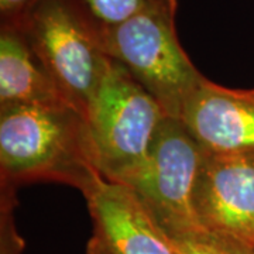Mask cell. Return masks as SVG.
<instances>
[{"instance_id":"3","label":"cell","mask_w":254,"mask_h":254,"mask_svg":"<svg viewBox=\"0 0 254 254\" xmlns=\"http://www.w3.org/2000/svg\"><path fill=\"white\" fill-rule=\"evenodd\" d=\"M21 31L65 100L88 119L110 58L85 0H40Z\"/></svg>"},{"instance_id":"1","label":"cell","mask_w":254,"mask_h":254,"mask_svg":"<svg viewBox=\"0 0 254 254\" xmlns=\"http://www.w3.org/2000/svg\"><path fill=\"white\" fill-rule=\"evenodd\" d=\"M100 175L88 119L71 105L0 108L1 187L51 181L83 192Z\"/></svg>"},{"instance_id":"10","label":"cell","mask_w":254,"mask_h":254,"mask_svg":"<svg viewBox=\"0 0 254 254\" xmlns=\"http://www.w3.org/2000/svg\"><path fill=\"white\" fill-rule=\"evenodd\" d=\"M175 254H254V249L203 227L170 237Z\"/></svg>"},{"instance_id":"4","label":"cell","mask_w":254,"mask_h":254,"mask_svg":"<svg viewBox=\"0 0 254 254\" xmlns=\"http://www.w3.org/2000/svg\"><path fill=\"white\" fill-rule=\"evenodd\" d=\"M165 116L161 105L110 60L88 115L100 175L126 184L145 163Z\"/></svg>"},{"instance_id":"8","label":"cell","mask_w":254,"mask_h":254,"mask_svg":"<svg viewBox=\"0 0 254 254\" xmlns=\"http://www.w3.org/2000/svg\"><path fill=\"white\" fill-rule=\"evenodd\" d=\"M180 119L208 153L254 151V88L232 89L203 78Z\"/></svg>"},{"instance_id":"12","label":"cell","mask_w":254,"mask_h":254,"mask_svg":"<svg viewBox=\"0 0 254 254\" xmlns=\"http://www.w3.org/2000/svg\"><path fill=\"white\" fill-rule=\"evenodd\" d=\"M154 1L157 0H85L92 13L103 24H118Z\"/></svg>"},{"instance_id":"13","label":"cell","mask_w":254,"mask_h":254,"mask_svg":"<svg viewBox=\"0 0 254 254\" xmlns=\"http://www.w3.org/2000/svg\"><path fill=\"white\" fill-rule=\"evenodd\" d=\"M40 0H0V27L21 30Z\"/></svg>"},{"instance_id":"6","label":"cell","mask_w":254,"mask_h":254,"mask_svg":"<svg viewBox=\"0 0 254 254\" xmlns=\"http://www.w3.org/2000/svg\"><path fill=\"white\" fill-rule=\"evenodd\" d=\"M192 203L200 227L254 249V151H206Z\"/></svg>"},{"instance_id":"9","label":"cell","mask_w":254,"mask_h":254,"mask_svg":"<svg viewBox=\"0 0 254 254\" xmlns=\"http://www.w3.org/2000/svg\"><path fill=\"white\" fill-rule=\"evenodd\" d=\"M69 105L21 30L0 27V108Z\"/></svg>"},{"instance_id":"5","label":"cell","mask_w":254,"mask_h":254,"mask_svg":"<svg viewBox=\"0 0 254 254\" xmlns=\"http://www.w3.org/2000/svg\"><path fill=\"white\" fill-rule=\"evenodd\" d=\"M205 154L181 119L165 116L145 163L123 184L168 237L200 227L192 199Z\"/></svg>"},{"instance_id":"7","label":"cell","mask_w":254,"mask_h":254,"mask_svg":"<svg viewBox=\"0 0 254 254\" xmlns=\"http://www.w3.org/2000/svg\"><path fill=\"white\" fill-rule=\"evenodd\" d=\"M82 193L93 223L85 254H175L170 237L126 185L98 175Z\"/></svg>"},{"instance_id":"2","label":"cell","mask_w":254,"mask_h":254,"mask_svg":"<svg viewBox=\"0 0 254 254\" xmlns=\"http://www.w3.org/2000/svg\"><path fill=\"white\" fill-rule=\"evenodd\" d=\"M177 0H157L118 24H103L105 51L154 98L167 116L181 118L205 78L177 34Z\"/></svg>"},{"instance_id":"11","label":"cell","mask_w":254,"mask_h":254,"mask_svg":"<svg viewBox=\"0 0 254 254\" xmlns=\"http://www.w3.org/2000/svg\"><path fill=\"white\" fill-rule=\"evenodd\" d=\"M16 190L1 187V215H0V254H21L23 242L18 236L14 208Z\"/></svg>"}]
</instances>
